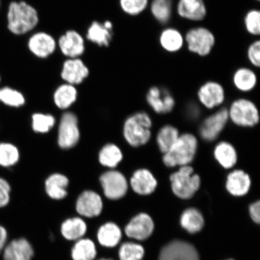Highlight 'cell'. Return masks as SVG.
Segmentation results:
<instances>
[{
  "instance_id": "1",
  "label": "cell",
  "mask_w": 260,
  "mask_h": 260,
  "mask_svg": "<svg viewBox=\"0 0 260 260\" xmlns=\"http://www.w3.org/2000/svg\"><path fill=\"white\" fill-rule=\"evenodd\" d=\"M6 19L8 30L16 36L28 34L37 27L40 21L37 9L24 1L10 3Z\"/></svg>"
},
{
  "instance_id": "2",
  "label": "cell",
  "mask_w": 260,
  "mask_h": 260,
  "mask_svg": "<svg viewBox=\"0 0 260 260\" xmlns=\"http://www.w3.org/2000/svg\"><path fill=\"white\" fill-rule=\"evenodd\" d=\"M198 141L190 133L180 136L172 148L162 157L164 164L168 168L183 167L191 164L196 155Z\"/></svg>"
},
{
  "instance_id": "3",
  "label": "cell",
  "mask_w": 260,
  "mask_h": 260,
  "mask_svg": "<svg viewBox=\"0 0 260 260\" xmlns=\"http://www.w3.org/2000/svg\"><path fill=\"white\" fill-rule=\"evenodd\" d=\"M152 121L147 113H135L126 120L123 126V136L133 147H139L150 141Z\"/></svg>"
},
{
  "instance_id": "4",
  "label": "cell",
  "mask_w": 260,
  "mask_h": 260,
  "mask_svg": "<svg viewBox=\"0 0 260 260\" xmlns=\"http://www.w3.org/2000/svg\"><path fill=\"white\" fill-rule=\"evenodd\" d=\"M170 179L172 192L183 200L193 198L201 186L200 175L194 173L193 168L189 165L181 167L170 175Z\"/></svg>"
},
{
  "instance_id": "5",
  "label": "cell",
  "mask_w": 260,
  "mask_h": 260,
  "mask_svg": "<svg viewBox=\"0 0 260 260\" xmlns=\"http://www.w3.org/2000/svg\"><path fill=\"white\" fill-rule=\"evenodd\" d=\"M188 51L201 57L211 53L216 43V38L209 28L193 27L188 30L184 37Z\"/></svg>"
},
{
  "instance_id": "6",
  "label": "cell",
  "mask_w": 260,
  "mask_h": 260,
  "mask_svg": "<svg viewBox=\"0 0 260 260\" xmlns=\"http://www.w3.org/2000/svg\"><path fill=\"white\" fill-rule=\"evenodd\" d=\"M228 110L229 118L237 125L252 127L259 122L258 110L251 100L245 99L236 100Z\"/></svg>"
},
{
  "instance_id": "7",
  "label": "cell",
  "mask_w": 260,
  "mask_h": 260,
  "mask_svg": "<svg viewBox=\"0 0 260 260\" xmlns=\"http://www.w3.org/2000/svg\"><path fill=\"white\" fill-rule=\"evenodd\" d=\"M80 133L76 115L72 112L63 114L58 129V142L62 149L74 147L79 141Z\"/></svg>"
},
{
  "instance_id": "8",
  "label": "cell",
  "mask_w": 260,
  "mask_h": 260,
  "mask_svg": "<svg viewBox=\"0 0 260 260\" xmlns=\"http://www.w3.org/2000/svg\"><path fill=\"white\" fill-rule=\"evenodd\" d=\"M100 181L105 196L110 200L121 199L127 192V181L121 172H107L100 177Z\"/></svg>"
},
{
  "instance_id": "9",
  "label": "cell",
  "mask_w": 260,
  "mask_h": 260,
  "mask_svg": "<svg viewBox=\"0 0 260 260\" xmlns=\"http://www.w3.org/2000/svg\"><path fill=\"white\" fill-rule=\"evenodd\" d=\"M158 260H200L197 249L190 243L175 240L162 249Z\"/></svg>"
},
{
  "instance_id": "10",
  "label": "cell",
  "mask_w": 260,
  "mask_h": 260,
  "mask_svg": "<svg viewBox=\"0 0 260 260\" xmlns=\"http://www.w3.org/2000/svg\"><path fill=\"white\" fill-rule=\"evenodd\" d=\"M146 102L154 111L158 114H167L174 109L175 101L168 89L164 87L152 86L146 96Z\"/></svg>"
},
{
  "instance_id": "11",
  "label": "cell",
  "mask_w": 260,
  "mask_h": 260,
  "mask_svg": "<svg viewBox=\"0 0 260 260\" xmlns=\"http://www.w3.org/2000/svg\"><path fill=\"white\" fill-rule=\"evenodd\" d=\"M198 99L207 109H213L222 105L225 99V92L220 83L208 81L198 91Z\"/></svg>"
},
{
  "instance_id": "12",
  "label": "cell",
  "mask_w": 260,
  "mask_h": 260,
  "mask_svg": "<svg viewBox=\"0 0 260 260\" xmlns=\"http://www.w3.org/2000/svg\"><path fill=\"white\" fill-rule=\"evenodd\" d=\"M229 119V110L226 109H220L208 117L200 128L201 138L207 142L214 141L225 128Z\"/></svg>"
},
{
  "instance_id": "13",
  "label": "cell",
  "mask_w": 260,
  "mask_h": 260,
  "mask_svg": "<svg viewBox=\"0 0 260 260\" xmlns=\"http://www.w3.org/2000/svg\"><path fill=\"white\" fill-rule=\"evenodd\" d=\"M27 47L29 51L36 57L45 58L54 53L57 42L48 32L40 31L35 32L29 38Z\"/></svg>"
},
{
  "instance_id": "14",
  "label": "cell",
  "mask_w": 260,
  "mask_h": 260,
  "mask_svg": "<svg viewBox=\"0 0 260 260\" xmlns=\"http://www.w3.org/2000/svg\"><path fill=\"white\" fill-rule=\"evenodd\" d=\"M154 229V224L151 216L141 213L129 221L125 228V233L130 239L145 240L151 236Z\"/></svg>"
},
{
  "instance_id": "15",
  "label": "cell",
  "mask_w": 260,
  "mask_h": 260,
  "mask_svg": "<svg viewBox=\"0 0 260 260\" xmlns=\"http://www.w3.org/2000/svg\"><path fill=\"white\" fill-rule=\"evenodd\" d=\"M89 75V68L80 58H68L64 61L60 73L64 82L75 86L82 83Z\"/></svg>"
},
{
  "instance_id": "16",
  "label": "cell",
  "mask_w": 260,
  "mask_h": 260,
  "mask_svg": "<svg viewBox=\"0 0 260 260\" xmlns=\"http://www.w3.org/2000/svg\"><path fill=\"white\" fill-rule=\"evenodd\" d=\"M58 46L68 58H79L85 51V42L82 36L76 30H70L61 36Z\"/></svg>"
},
{
  "instance_id": "17",
  "label": "cell",
  "mask_w": 260,
  "mask_h": 260,
  "mask_svg": "<svg viewBox=\"0 0 260 260\" xmlns=\"http://www.w3.org/2000/svg\"><path fill=\"white\" fill-rule=\"evenodd\" d=\"M76 210L81 216L92 218L100 215L103 207L100 195L93 191H85L80 194L76 203Z\"/></svg>"
},
{
  "instance_id": "18",
  "label": "cell",
  "mask_w": 260,
  "mask_h": 260,
  "mask_svg": "<svg viewBox=\"0 0 260 260\" xmlns=\"http://www.w3.org/2000/svg\"><path fill=\"white\" fill-rule=\"evenodd\" d=\"M34 255L31 244L24 237L12 240L3 249L4 260H32Z\"/></svg>"
},
{
  "instance_id": "19",
  "label": "cell",
  "mask_w": 260,
  "mask_h": 260,
  "mask_svg": "<svg viewBox=\"0 0 260 260\" xmlns=\"http://www.w3.org/2000/svg\"><path fill=\"white\" fill-rule=\"evenodd\" d=\"M177 12L181 18L196 22L204 20L207 14L204 0H179Z\"/></svg>"
},
{
  "instance_id": "20",
  "label": "cell",
  "mask_w": 260,
  "mask_h": 260,
  "mask_svg": "<svg viewBox=\"0 0 260 260\" xmlns=\"http://www.w3.org/2000/svg\"><path fill=\"white\" fill-rule=\"evenodd\" d=\"M157 184L154 175L146 169H140L136 171L130 180V185L133 191L143 196L154 193Z\"/></svg>"
},
{
  "instance_id": "21",
  "label": "cell",
  "mask_w": 260,
  "mask_h": 260,
  "mask_svg": "<svg viewBox=\"0 0 260 260\" xmlns=\"http://www.w3.org/2000/svg\"><path fill=\"white\" fill-rule=\"evenodd\" d=\"M251 186V180L246 172L237 170L230 172L226 181V189L234 197L245 196Z\"/></svg>"
},
{
  "instance_id": "22",
  "label": "cell",
  "mask_w": 260,
  "mask_h": 260,
  "mask_svg": "<svg viewBox=\"0 0 260 260\" xmlns=\"http://www.w3.org/2000/svg\"><path fill=\"white\" fill-rule=\"evenodd\" d=\"M96 237L100 245L106 248H113L121 241L122 233L115 223L109 222L104 223L98 230Z\"/></svg>"
},
{
  "instance_id": "23",
  "label": "cell",
  "mask_w": 260,
  "mask_h": 260,
  "mask_svg": "<svg viewBox=\"0 0 260 260\" xmlns=\"http://www.w3.org/2000/svg\"><path fill=\"white\" fill-rule=\"evenodd\" d=\"M87 231V224L79 217H71L63 221L60 226V233L64 239L76 242L83 238Z\"/></svg>"
},
{
  "instance_id": "24",
  "label": "cell",
  "mask_w": 260,
  "mask_h": 260,
  "mask_svg": "<svg viewBox=\"0 0 260 260\" xmlns=\"http://www.w3.org/2000/svg\"><path fill=\"white\" fill-rule=\"evenodd\" d=\"M184 37L177 28L168 27L161 32L159 42L164 50L174 53L180 51L184 44Z\"/></svg>"
},
{
  "instance_id": "25",
  "label": "cell",
  "mask_w": 260,
  "mask_h": 260,
  "mask_svg": "<svg viewBox=\"0 0 260 260\" xmlns=\"http://www.w3.org/2000/svg\"><path fill=\"white\" fill-rule=\"evenodd\" d=\"M113 29L107 27L105 24L93 21L87 30L86 38L99 47H109L112 40Z\"/></svg>"
},
{
  "instance_id": "26",
  "label": "cell",
  "mask_w": 260,
  "mask_h": 260,
  "mask_svg": "<svg viewBox=\"0 0 260 260\" xmlns=\"http://www.w3.org/2000/svg\"><path fill=\"white\" fill-rule=\"evenodd\" d=\"M234 85L241 92H248L252 90L257 84V76L252 70L246 67L237 69L233 76Z\"/></svg>"
},
{
  "instance_id": "27",
  "label": "cell",
  "mask_w": 260,
  "mask_h": 260,
  "mask_svg": "<svg viewBox=\"0 0 260 260\" xmlns=\"http://www.w3.org/2000/svg\"><path fill=\"white\" fill-rule=\"evenodd\" d=\"M69 180L64 175L54 174L47 178L45 182V189L49 197L52 199L60 200L67 197L66 188Z\"/></svg>"
},
{
  "instance_id": "28",
  "label": "cell",
  "mask_w": 260,
  "mask_h": 260,
  "mask_svg": "<svg viewBox=\"0 0 260 260\" xmlns=\"http://www.w3.org/2000/svg\"><path fill=\"white\" fill-rule=\"evenodd\" d=\"M97 249L95 242L88 238L81 239L75 242L71 251L73 260H95Z\"/></svg>"
},
{
  "instance_id": "29",
  "label": "cell",
  "mask_w": 260,
  "mask_h": 260,
  "mask_svg": "<svg viewBox=\"0 0 260 260\" xmlns=\"http://www.w3.org/2000/svg\"><path fill=\"white\" fill-rule=\"evenodd\" d=\"M214 155L221 167L229 170L235 167L237 161V154L233 145L221 142L216 146Z\"/></svg>"
},
{
  "instance_id": "30",
  "label": "cell",
  "mask_w": 260,
  "mask_h": 260,
  "mask_svg": "<svg viewBox=\"0 0 260 260\" xmlns=\"http://www.w3.org/2000/svg\"><path fill=\"white\" fill-rule=\"evenodd\" d=\"M182 227L191 234L200 232L204 225L203 214L195 208H189L183 211L180 218Z\"/></svg>"
},
{
  "instance_id": "31",
  "label": "cell",
  "mask_w": 260,
  "mask_h": 260,
  "mask_svg": "<svg viewBox=\"0 0 260 260\" xmlns=\"http://www.w3.org/2000/svg\"><path fill=\"white\" fill-rule=\"evenodd\" d=\"M76 86L64 83L58 86L54 93L55 104L60 109H67L76 102L77 98Z\"/></svg>"
},
{
  "instance_id": "32",
  "label": "cell",
  "mask_w": 260,
  "mask_h": 260,
  "mask_svg": "<svg viewBox=\"0 0 260 260\" xmlns=\"http://www.w3.org/2000/svg\"><path fill=\"white\" fill-rule=\"evenodd\" d=\"M180 136L178 129L171 125L164 126L159 129L157 142L159 149L162 154H165L170 150Z\"/></svg>"
},
{
  "instance_id": "33",
  "label": "cell",
  "mask_w": 260,
  "mask_h": 260,
  "mask_svg": "<svg viewBox=\"0 0 260 260\" xmlns=\"http://www.w3.org/2000/svg\"><path fill=\"white\" fill-rule=\"evenodd\" d=\"M150 10L156 20L160 24H167L170 21L172 16V0H152Z\"/></svg>"
},
{
  "instance_id": "34",
  "label": "cell",
  "mask_w": 260,
  "mask_h": 260,
  "mask_svg": "<svg viewBox=\"0 0 260 260\" xmlns=\"http://www.w3.org/2000/svg\"><path fill=\"white\" fill-rule=\"evenodd\" d=\"M122 159V153L118 146L108 144L103 147L99 154L100 164L105 167L115 168Z\"/></svg>"
},
{
  "instance_id": "35",
  "label": "cell",
  "mask_w": 260,
  "mask_h": 260,
  "mask_svg": "<svg viewBox=\"0 0 260 260\" xmlns=\"http://www.w3.org/2000/svg\"><path fill=\"white\" fill-rule=\"evenodd\" d=\"M0 103L6 106L18 108L24 105L25 99L20 91L6 86L0 87Z\"/></svg>"
},
{
  "instance_id": "36",
  "label": "cell",
  "mask_w": 260,
  "mask_h": 260,
  "mask_svg": "<svg viewBox=\"0 0 260 260\" xmlns=\"http://www.w3.org/2000/svg\"><path fill=\"white\" fill-rule=\"evenodd\" d=\"M19 151L16 146L9 142H0V167L11 168L19 160Z\"/></svg>"
},
{
  "instance_id": "37",
  "label": "cell",
  "mask_w": 260,
  "mask_h": 260,
  "mask_svg": "<svg viewBox=\"0 0 260 260\" xmlns=\"http://www.w3.org/2000/svg\"><path fill=\"white\" fill-rule=\"evenodd\" d=\"M145 255L144 247L135 242H125L119 249V260H142Z\"/></svg>"
},
{
  "instance_id": "38",
  "label": "cell",
  "mask_w": 260,
  "mask_h": 260,
  "mask_svg": "<svg viewBox=\"0 0 260 260\" xmlns=\"http://www.w3.org/2000/svg\"><path fill=\"white\" fill-rule=\"evenodd\" d=\"M55 123L54 117L50 115L35 113L32 116V127L37 133H47L53 128Z\"/></svg>"
},
{
  "instance_id": "39",
  "label": "cell",
  "mask_w": 260,
  "mask_h": 260,
  "mask_svg": "<svg viewBox=\"0 0 260 260\" xmlns=\"http://www.w3.org/2000/svg\"><path fill=\"white\" fill-rule=\"evenodd\" d=\"M149 0H119L122 11L130 16L139 15L148 8Z\"/></svg>"
},
{
  "instance_id": "40",
  "label": "cell",
  "mask_w": 260,
  "mask_h": 260,
  "mask_svg": "<svg viewBox=\"0 0 260 260\" xmlns=\"http://www.w3.org/2000/svg\"><path fill=\"white\" fill-rule=\"evenodd\" d=\"M244 24L248 34L253 36L260 34V12L258 9H252L246 13Z\"/></svg>"
},
{
  "instance_id": "41",
  "label": "cell",
  "mask_w": 260,
  "mask_h": 260,
  "mask_svg": "<svg viewBox=\"0 0 260 260\" xmlns=\"http://www.w3.org/2000/svg\"><path fill=\"white\" fill-rule=\"evenodd\" d=\"M247 57L249 62L256 68L260 67V41L253 42L247 50Z\"/></svg>"
},
{
  "instance_id": "42",
  "label": "cell",
  "mask_w": 260,
  "mask_h": 260,
  "mask_svg": "<svg viewBox=\"0 0 260 260\" xmlns=\"http://www.w3.org/2000/svg\"><path fill=\"white\" fill-rule=\"evenodd\" d=\"M11 187L5 178L0 177V209L8 206L11 200Z\"/></svg>"
},
{
  "instance_id": "43",
  "label": "cell",
  "mask_w": 260,
  "mask_h": 260,
  "mask_svg": "<svg viewBox=\"0 0 260 260\" xmlns=\"http://www.w3.org/2000/svg\"><path fill=\"white\" fill-rule=\"evenodd\" d=\"M250 216L253 222L259 223L260 222V203L259 201L252 203L249 208Z\"/></svg>"
},
{
  "instance_id": "44",
  "label": "cell",
  "mask_w": 260,
  "mask_h": 260,
  "mask_svg": "<svg viewBox=\"0 0 260 260\" xmlns=\"http://www.w3.org/2000/svg\"><path fill=\"white\" fill-rule=\"evenodd\" d=\"M8 232L4 226L0 225V252L4 249L8 240Z\"/></svg>"
},
{
  "instance_id": "45",
  "label": "cell",
  "mask_w": 260,
  "mask_h": 260,
  "mask_svg": "<svg viewBox=\"0 0 260 260\" xmlns=\"http://www.w3.org/2000/svg\"><path fill=\"white\" fill-rule=\"evenodd\" d=\"M96 260H114V259H111V258H103L98 259Z\"/></svg>"
},
{
  "instance_id": "46",
  "label": "cell",
  "mask_w": 260,
  "mask_h": 260,
  "mask_svg": "<svg viewBox=\"0 0 260 260\" xmlns=\"http://www.w3.org/2000/svg\"><path fill=\"white\" fill-rule=\"evenodd\" d=\"M2 81V77L1 74H0V84H1Z\"/></svg>"
},
{
  "instance_id": "47",
  "label": "cell",
  "mask_w": 260,
  "mask_h": 260,
  "mask_svg": "<svg viewBox=\"0 0 260 260\" xmlns=\"http://www.w3.org/2000/svg\"><path fill=\"white\" fill-rule=\"evenodd\" d=\"M0 7H1V0H0Z\"/></svg>"
},
{
  "instance_id": "48",
  "label": "cell",
  "mask_w": 260,
  "mask_h": 260,
  "mask_svg": "<svg viewBox=\"0 0 260 260\" xmlns=\"http://www.w3.org/2000/svg\"><path fill=\"white\" fill-rule=\"evenodd\" d=\"M256 1H258V2H259V0H256Z\"/></svg>"
},
{
  "instance_id": "49",
  "label": "cell",
  "mask_w": 260,
  "mask_h": 260,
  "mask_svg": "<svg viewBox=\"0 0 260 260\" xmlns=\"http://www.w3.org/2000/svg\"><path fill=\"white\" fill-rule=\"evenodd\" d=\"M227 260H234V259H227Z\"/></svg>"
}]
</instances>
